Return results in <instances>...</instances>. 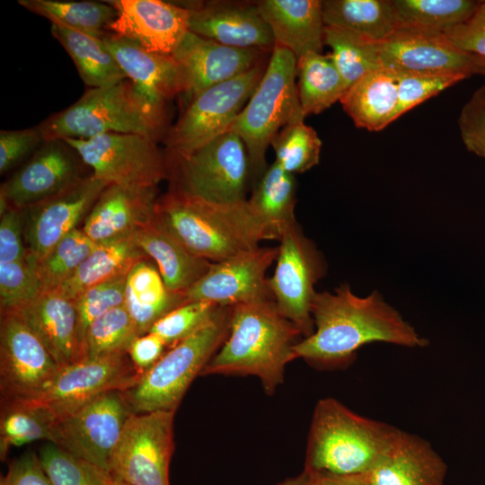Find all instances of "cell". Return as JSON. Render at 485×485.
Segmentation results:
<instances>
[{"label": "cell", "mask_w": 485, "mask_h": 485, "mask_svg": "<svg viewBox=\"0 0 485 485\" xmlns=\"http://www.w3.org/2000/svg\"><path fill=\"white\" fill-rule=\"evenodd\" d=\"M313 332L293 348L292 359L322 367L344 365L363 346L384 342L407 348L428 344L378 291L355 295L348 284L316 292L311 306Z\"/></svg>", "instance_id": "cell-1"}, {"label": "cell", "mask_w": 485, "mask_h": 485, "mask_svg": "<svg viewBox=\"0 0 485 485\" xmlns=\"http://www.w3.org/2000/svg\"><path fill=\"white\" fill-rule=\"evenodd\" d=\"M230 307L228 336L200 375H253L271 395L283 383L293 348L303 335L273 299Z\"/></svg>", "instance_id": "cell-2"}, {"label": "cell", "mask_w": 485, "mask_h": 485, "mask_svg": "<svg viewBox=\"0 0 485 485\" xmlns=\"http://www.w3.org/2000/svg\"><path fill=\"white\" fill-rule=\"evenodd\" d=\"M156 217L196 256L219 262L272 240L250 208L236 203L209 201L170 188L159 197Z\"/></svg>", "instance_id": "cell-3"}, {"label": "cell", "mask_w": 485, "mask_h": 485, "mask_svg": "<svg viewBox=\"0 0 485 485\" xmlns=\"http://www.w3.org/2000/svg\"><path fill=\"white\" fill-rule=\"evenodd\" d=\"M401 431L361 416L334 398L322 399L313 410L304 469L317 475L368 474Z\"/></svg>", "instance_id": "cell-4"}, {"label": "cell", "mask_w": 485, "mask_h": 485, "mask_svg": "<svg viewBox=\"0 0 485 485\" xmlns=\"http://www.w3.org/2000/svg\"><path fill=\"white\" fill-rule=\"evenodd\" d=\"M296 57L275 44L263 75L230 128L243 141L254 184L267 169L266 152L287 125L304 119L296 78Z\"/></svg>", "instance_id": "cell-5"}, {"label": "cell", "mask_w": 485, "mask_h": 485, "mask_svg": "<svg viewBox=\"0 0 485 485\" xmlns=\"http://www.w3.org/2000/svg\"><path fill=\"white\" fill-rule=\"evenodd\" d=\"M163 121L137 92L133 83L90 88L66 109L52 114L39 127L45 140L87 139L107 133H132L154 140Z\"/></svg>", "instance_id": "cell-6"}, {"label": "cell", "mask_w": 485, "mask_h": 485, "mask_svg": "<svg viewBox=\"0 0 485 485\" xmlns=\"http://www.w3.org/2000/svg\"><path fill=\"white\" fill-rule=\"evenodd\" d=\"M230 313V306H221L209 322L168 348L133 386L123 391L134 413L176 411L192 381L227 338Z\"/></svg>", "instance_id": "cell-7"}, {"label": "cell", "mask_w": 485, "mask_h": 485, "mask_svg": "<svg viewBox=\"0 0 485 485\" xmlns=\"http://www.w3.org/2000/svg\"><path fill=\"white\" fill-rule=\"evenodd\" d=\"M171 188L217 203L245 201L250 163L242 138L228 130L185 158H167Z\"/></svg>", "instance_id": "cell-8"}, {"label": "cell", "mask_w": 485, "mask_h": 485, "mask_svg": "<svg viewBox=\"0 0 485 485\" xmlns=\"http://www.w3.org/2000/svg\"><path fill=\"white\" fill-rule=\"evenodd\" d=\"M267 64L214 85L199 93L181 111L165 137L167 158H185L227 132L242 110Z\"/></svg>", "instance_id": "cell-9"}, {"label": "cell", "mask_w": 485, "mask_h": 485, "mask_svg": "<svg viewBox=\"0 0 485 485\" xmlns=\"http://www.w3.org/2000/svg\"><path fill=\"white\" fill-rule=\"evenodd\" d=\"M64 140L92 169V173L108 184L154 187L168 178L166 154L149 137L107 133L87 139Z\"/></svg>", "instance_id": "cell-10"}, {"label": "cell", "mask_w": 485, "mask_h": 485, "mask_svg": "<svg viewBox=\"0 0 485 485\" xmlns=\"http://www.w3.org/2000/svg\"><path fill=\"white\" fill-rule=\"evenodd\" d=\"M176 411L132 414L112 454V480L128 485H170Z\"/></svg>", "instance_id": "cell-11"}, {"label": "cell", "mask_w": 485, "mask_h": 485, "mask_svg": "<svg viewBox=\"0 0 485 485\" xmlns=\"http://www.w3.org/2000/svg\"><path fill=\"white\" fill-rule=\"evenodd\" d=\"M278 242L277 264L268 279L269 287L279 312L306 338L314 330L311 306L315 284L324 276L326 264L297 223L290 225Z\"/></svg>", "instance_id": "cell-12"}, {"label": "cell", "mask_w": 485, "mask_h": 485, "mask_svg": "<svg viewBox=\"0 0 485 485\" xmlns=\"http://www.w3.org/2000/svg\"><path fill=\"white\" fill-rule=\"evenodd\" d=\"M132 414L123 391L104 392L57 419L50 443L110 472V458Z\"/></svg>", "instance_id": "cell-13"}, {"label": "cell", "mask_w": 485, "mask_h": 485, "mask_svg": "<svg viewBox=\"0 0 485 485\" xmlns=\"http://www.w3.org/2000/svg\"><path fill=\"white\" fill-rule=\"evenodd\" d=\"M60 368L26 324L13 313L1 312V403L39 399Z\"/></svg>", "instance_id": "cell-14"}, {"label": "cell", "mask_w": 485, "mask_h": 485, "mask_svg": "<svg viewBox=\"0 0 485 485\" xmlns=\"http://www.w3.org/2000/svg\"><path fill=\"white\" fill-rule=\"evenodd\" d=\"M382 68L394 72L459 74L485 73V62L457 48L444 32L401 26L378 42Z\"/></svg>", "instance_id": "cell-15"}, {"label": "cell", "mask_w": 485, "mask_h": 485, "mask_svg": "<svg viewBox=\"0 0 485 485\" xmlns=\"http://www.w3.org/2000/svg\"><path fill=\"white\" fill-rule=\"evenodd\" d=\"M141 375L128 353L83 358L61 367L50 386L35 401L47 405L59 419L104 392L128 390Z\"/></svg>", "instance_id": "cell-16"}, {"label": "cell", "mask_w": 485, "mask_h": 485, "mask_svg": "<svg viewBox=\"0 0 485 485\" xmlns=\"http://www.w3.org/2000/svg\"><path fill=\"white\" fill-rule=\"evenodd\" d=\"M269 52L223 45L189 31L172 53L180 75L184 110L205 90L233 79L264 61Z\"/></svg>", "instance_id": "cell-17"}, {"label": "cell", "mask_w": 485, "mask_h": 485, "mask_svg": "<svg viewBox=\"0 0 485 485\" xmlns=\"http://www.w3.org/2000/svg\"><path fill=\"white\" fill-rule=\"evenodd\" d=\"M108 185L91 172L63 191L22 209L29 256L41 259L76 229Z\"/></svg>", "instance_id": "cell-18"}, {"label": "cell", "mask_w": 485, "mask_h": 485, "mask_svg": "<svg viewBox=\"0 0 485 485\" xmlns=\"http://www.w3.org/2000/svg\"><path fill=\"white\" fill-rule=\"evenodd\" d=\"M278 252V247L259 246L212 262L206 274L184 293L186 301H207L226 307L273 299L266 272Z\"/></svg>", "instance_id": "cell-19"}, {"label": "cell", "mask_w": 485, "mask_h": 485, "mask_svg": "<svg viewBox=\"0 0 485 485\" xmlns=\"http://www.w3.org/2000/svg\"><path fill=\"white\" fill-rule=\"evenodd\" d=\"M77 152L64 139H49L1 185L11 207L24 209L67 189L88 174ZM90 174V173H89Z\"/></svg>", "instance_id": "cell-20"}, {"label": "cell", "mask_w": 485, "mask_h": 485, "mask_svg": "<svg viewBox=\"0 0 485 485\" xmlns=\"http://www.w3.org/2000/svg\"><path fill=\"white\" fill-rule=\"evenodd\" d=\"M117 11L109 31L144 49L172 56L190 31L189 11L162 0H108Z\"/></svg>", "instance_id": "cell-21"}, {"label": "cell", "mask_w": 485, "mask_h": 485, "mask_svg": "<svg viewBox=\"0 0 485 485\" xmlns=\"http://www.w3.org/2000/svg\"><path fill=\"white\" fill-rule=\"evenodd\" d=\"M192 33L223 45L271 53L275 40L256 2L182 1Z\"/></svg>", "instance_id": "cell-22"}, {"label": "cell", "mask_w": 485, "mask_h": 485, "mask_svg": "<svg viewBox=\"0 0 485 485\" xmlns=\"http://www.w3.org/2000/svg\"><path fill=\"white\" fill-rule=\"evenodd\" d=\"M158 188L109 184L84 219L83 232L96 244L127 236L155 216Z\"/></svg>", "instance_id": "cell-23"}, {"label": "cell", "mask_w": 485, "mask_h": 485, "mask_svg": "<svg viewBox=\"0 0 485 485\" xmlns=\"http://www.w3.org/2000/svg\"><path fill=\"white\" fill-rule=\"evenodd\" d=\"M102 40L137 92L165 122L168 103L181 93L179 70L173 57L149 52L110 31Z\"/></svg>", "instance_id": "cell-24"}, {"label": "cell", "mask_w": 485, "mask_h": 485, "mask_svg": "<svg viewBox=\"0 0 485 485\" xmlns=\"http://www.w3.org/2000/svg\"><path fill=\"white\" fill-rule=\"evenodd\" d=\"M40 340L60 367L83 358L75 301L54 290L9 311Z\"/></svg>", "instance_id": "cell-25"}, {"label": "cell", "mask_w": 485, "mask_h": 485, "mask_svg": "<svg viewBox=\"0 0 485 485\" xmlns=\"http://www.w3.org/2000/svg\"><path fill=\"white\" fill-rule=\"evenodd\" d=\"M256 4L275 44L291 51L296 59L322 53L325 28L322 1L260 0Z\"/></svg>", "instance_id": "cell-26"}, {"label": "cell", "mask_w": 485, "mask_h": 485, "mask_svg": "<svg viewBox=\"0 0 485 485\" xmlns=\"http://www.w3.org/2000/svg\"><path fill=\"white\" fill-rule=\"evenodd\" d=\"M446 472L429 442L402 430L368 478L371 485H445Z\"/></svg>", "instance_id": "cell-27"}, {"label": "cell", "mask_w": 485, "mask_h": 485, "mask_svg": "<svg viewBox=\"0 0 485 485\" xmlns=\"http://www.w3.org/2000/svg\"><path fill=\"white\" fill-rule=\"evenodd\" d=\"M133 239L147 258L155 262L168 289L175 293L184 295L212 263L189 251L156 216L136 231Z\"/></svg>", "instance_id": "cell-28"}, {"label": "cell", "mask_w": 485, "mask_h": 485, "mask_svg": "<svg viewBox=\"0 0 485 485\" xmlns=\"http://www.w3.org/2000/svg\"><path fill=\"white\" fill-rule=\"evenodd\" d=\"M340 101L356 127L382 130L396 120V73L385 68L367 73L348 88Z\"/></svg>", "instance_id": "cell-29"}, {"label": "cell", "mask_w": 485, "mask_h": 485, "mask_svg": "<svg viewBox=\"0 0 485 485\" xmlns=\"http://www.w3.org/2000/svg\"><path fill=\"white\" fill-rule=\"evenodd\" d=\"M185 302L184 295L168 289L158 269L147 259L136 263L127 275L124 305L140 336Z\"/></svg>", "instance_id": "cell-30"}, {"label": "cell", "mask_w": 485, "mask_h": 485, "mask_svg": "<svg viewBox=\"0 0 485 485\" xmlns=\"http://www.w3.org/2000/svg\"><path fill=\"white\" fill-rule=\"evenodd\" d=\"M146 259L133 235L98 243L57 291L74 300L91 287L128 275L136 263Z\"/></svg>", "instance_id": "cell-31"}, {"label": "cell", "mask_w": 485, "mask_h": 485, "mask_svg": "<svg viewBox=\"0 0 485 485\" xmlns=\"http://www.w3.org/2000/svg\"><path fill=\"white\" fill-rule=\"evenodd\" d=\"M296 181L294 174L284 171L275 162L267 167L253 186L247 203L272 240H279L282 234L295 224Z\"/></svg>", "instance_id": "cell-32"}, {"label": "cell", "mask_w": 485, "mask_h": 485, "mask_svg": "<svg viewBox=\"0 0 485 485\" xmlns=\"http://www.w3.org/2000/svg\"><path fill=\"white\" fill-rule=\"evenodd\" d=\"M325 26L346 29L380 42L401 27L392 0H324Z\"/></svg>", "instance_id": "cell-33"}, {"label": "cell", "mask_w": 485, "mask_h": 485, "mask_svg": "<svg viewBox=\"0 0 485 485\" xmlns=\"http://www.w3.org/2000/svg\"><path fill=\"white\" fill-rule=\"evenodd\" d=\"M51 34L71 57L81 79L90 88L128 79L102 39L57 24L51 25Z\"/></svg>", "instance_id": "cell-34"}, {"label": "cell", "mask_w": 485, "mask_h": 485, "mask_svg": "<svg viewBox=\"0 0 485 485\" xmlns=\"http://www.w3.org/2000/svg\"><path fill=\"white\" fill-rule=\"evenodd\" d=\"M297 91L304 116L340 101L348 87L329 54L309 53L296 61Z\"/></svg>", "instance_id": "cell-35"}, {"label": "cell", "mask_w": 485, "mask_h": 485, "mask_svg": "<svg viewBox=\"0 0 485 485\" xmlns=\"http://www.w3.org/2000/svg\"><path fill=\"white\" fill-rule=\"evenodd\" d=\"M57 420L47 405L35 400L1 403L0 459L4 461L13 447L51 442Z\"/></svg>", "instance_id": "cell-36"}, {"label": "cell", "mask_w": 485, "mask_h": 485, "mask_svg": "<svg viewBox=\"0 0 485 485\" xmlns=\"http://www.w3.org/2000/svg\"><path fill=\"white\" fill-rule=\"evenodd\" d=\"M31 13L73 31L99 39L109 32L117 11L107 1L18 0Z\"/></svg>", "instance_id": "cell-37"}, {"label": "cell", "mask_w": 485, "mask_h": 485, "mask_svg": "<svg viewBox=\"0 0 485 485\" xmlns=\"http://www.w3.org/2000/svg\"><path fill=\"white\" fill-rule=\"evenodd\" d=\"M328 53L348 88L369 72L382 68L378 42L354 31L333 26L324 28Z\"/></svg>", "instance_id": "cell-38"}, {"label": "cell", "mask_w": 485, "mask_h": 485, "mask_svg": "<svg viewBox=\"0 0 485 485\" xmlns=\"http://www.w3.org/2000/svg\"><path fill=\"white\" fill-rule=\"evenodd\" d=\"M481 3L473 0H392L401 26L441 32L466 22Z\"/></svg>", "instance_id": "cell-39"}, {"label": "cell", "mask_w": 485, "mask_h": 485, "mask_svg": "<svg viewBox=\"0 0 485 485\" xmlns=\"http://www.w3.org/2000/svg\"><path fill=\"white\" fill-rule=\"evenodd\" d=\"M97 244L82 229H75L56 244L45 256L34 260L35 273L41 292L57 290L76 271Z\"/></svg>", "instance_id": "cell-40"}, {"label": "cell", "mask_w": 485, "mask_h": 485, "mask_svg": "<svg viewBox=\"0 0 485 485\" xmlns=\"http://www.w3.org/2000/svg\"><path fill=\"white\" fill-rule=\"evenodd\" d=\"M138 336L137 325L125 305L116 307L87 329L83 342V358L128 353Z\"/></svg>", "instance_id": "cell-41"}, {"label": "cell", "mask_w": 485, "mask_h": 485, "mask_svg": "<svg viewBox=\"0 0 485 485\" xmlns=\"http://www.w3.org/2000/svg\"><path fill=\"white\" fill-rule=\"evenodd\" d=\"M275 163L295 174L304 172L319 163L322 140L304 120L285 126L272 139Z\"/></svg>", "instance_id": "cell-42"}, {"label": "cell", "mask_w": 485, "mask_h": 485, "mask_svg": "<svg viewBox=\"0 0 485 485\" xmlns=\"http://www.w3.org/2000/svg\"><path fill=\"white\" fill-rule=\"evenodd\" d=\"M41 465L53 485H111L110 472L80 459L47 442L38 452Z\"/></svg>", "instance_id": "cell-43"}, {"label": "cell", "mask_w": 485, "mask_h": 485, "mask_svg": "<svg viewBox=\"0 0 485 485\" xmlns=\"http://www.w3.org/2000/svg\"><path fill=\"white\" fill-rule=\"evenodd\" d=\"M220 307L207 301L185 302L159 319L148 332L159 336L170 348L209 322Z\"/></svg>", "instance_id": "cell-44"}, {"label": "cell", "mask_w": 485, "mask_h": 485, "mask_svg": "<svg viewBox=\"0 0 485 485\" xmlns=\"http://www.w3.org/2000/svg\"><path fill=\"white\" fill-rule=\"evenodd\" d=\"M126 278L127 275L91 287L74 299L82 348L89 326L109 311L124 305Z\"/></svg>", "instance_id": "cell-45"}, {"label": "cell", "mask_w": 485, "mask_h": 485, "mask_svg": "<svg viewBox=\"0 0 485 485\" xmlns=\"http://www.w3.org/2000/svg\"><path fill=\"white\" fill-rule=\"evenodd\" d=\"M395 73L398 86L396 119L428 99L468 77L459 74Z\"/></svg>", "instance_id": "cell-46"}, {"label": "cell", "mask_w": 485, "mask_h": 485, "mask_svg": "<svg viewBox=\"0 0 485 485\" xmlns=\"http://www.w3.org/2000/svg\"><path fill=\"white\" fill-rule=\"evenodd\" d=\"M41 293L33 262L28 258L0 263L1 312L17 308Z\"/></svg>", "instance_id": "cell-47"}, {"label": "cell", "mask_w": 485, "mask_h": 485, "mask_svg": "<svg viewBox=\"0 0 485 485\" xmlns=\"http://www.w3.org/2000/svg\"><path fill=\"white\" fill-rule=\"evenodd\" d=\"M457 122L465 148L485 158V84L463 106Z\"/></svg>", "instance_id": "cell-48"}, {"label": "cell", "mask_w": 485, "mask_h": 485, "mask_svg": "<svg viewBox=\"0 0 485 485\" xmlns=\"http://www.w3.org/2000/svg\"><path fill=\"white\" fill-rule=\"evenodd\" d=\"M45 142L39 126L19 130L0 131V172L10 171Z\"/></svg>", "instance_id": "cell-49"}, {"label": "cell", "mask_w": 485, "mask_h": 485, "mask_svg": "<svg viewBox=\"0 0 485 485\" xmlns=\"http://www.w3.org/2000/svg\"><path fill=\"white\" fill-rule=\"evenodd\" d=\"M0 216V263L25 260L28 251L23 244L22 210L10 206Z\"/></svg>", "instance_id": "cell-50"}, {"label": "cell", "mask_w": 485, "mask_h": 485, "mask_svg": "<svg viewBox=\"0 0 485 485\" xmlns=\"http://www.w3.org/2000/svg\"><path fill=\"white\" fill-rule=\"evenodd\" d=\"M444 33L457 48L485 62V1L470 19Z\"/></svg>", "instance_id": "cell-51"}, {"label": "cell", "mask_w": 485, "mask_h": 485, "mask_svg": "<svg viewBox=\"0 0 485 485\" xmlns=\"http://www.w3.org/2000/svg\"><path fill=\"white\" fill-rule=\"evenodd\" d=\"M0 485H53L45 472L38 453L28 451L13 460Z\"/></svg>", "instance_id": "cell-52"}, {"label": "cell", "mask_w": 485, "mask_h": 485, "mask_svg": "<svg viewBox=\"0 0 485 485\" xmlns=\"http://www.w3.org/2000/svg\"><path fill=\"white\" fill-rule=\"evenodd\" d=\"M166 348L167 345L159 336L147 332L132 342L128 354L135 367L143 374L159 360Z\"/></svg>", "instance_id": "cell-53"}, {"label": "cell", "mask_w": 485, "mask_h": 485, "mask_svg": "<svg viewBox=\"0 0 485 485\" xmlns=\"http://www.w3.org/2000/svg\"><path fill=\"white\" fill-rule=\"evenodd\" d=\"M316 485H371V484L369 481L368 474H356V475H317Z\"/></svg>", "instance_id": "cell-54"}, {"label": "cell", "mask_w": 485, "mask_h": 485, "mask_svg": "<svg viewBox=\"0 0 485 485\" xmlns=\"http://www.w3.org/2000/svg\"><path fill=\"white\" fill-rule=\"evenodd\" d=\"M316 481L317 475L304 469L299 474L287 478L275 485H316Z\"/></svg>", "instance_id": "cell-55"}, {"label": "cell", "mask_w": 485, "mask_h": 485, "mask_svg": "<svg viewBox=\"0 0 485 485\" xmlns=\"http://www.w3.org/2000/svg\"><path fill=\"white\" fill-rule=\"evenodd\" d=\"M111 485H128V484L123 483V482L119 481H114V480H112Z\"/></svg>", "instance_id": "cell-56"}, {"label": "cell", "mask_w": 485, "mask_h": 485, "mask_svg": "<svg viewBox=\"0 0 485 485\" xmlns=\"http://www.w3.org/2000/svg\"><path fill=\"white\" fill-rule=\"evenodd\" d=\"M483 75L485 76V73H484V75Z\"/></svg>", "instance_id": "cell-57"}]
</instances>
